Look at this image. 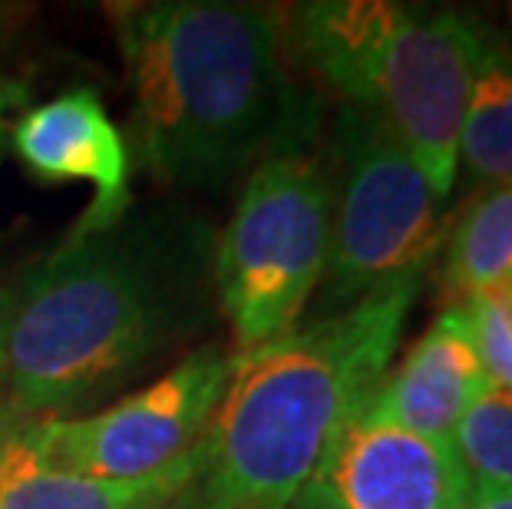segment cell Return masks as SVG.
I'll return each mask as SVG.
<instances>
[{
  "label": "cell",
  "instance_id": "11",
  "mask_svg": "<svg viewBox=\"0 0 512 509\" xmlns=\"http://www.w3.org/2000/svg\"><path fill=\"white\" fill-rule=\"evenodd\" d=\"M27 433L0 457V509H169L189 486L199 463L195 447L185 460L152 476L93 480L47 467L30 447Z\"/></svg>",
  "mask_w": 512,
  "mask_h": 509
},
{
  "label": "cell",
  "instance_id": "1",
  "mask_svg": "<svg viewBox=\"0 0 512 509\" xmlns=\"http://www.w3.org/2000/svg\"><path fill=\"white\" fill-rule=\"evenodd\" d=\"M209 258V225L182 212L80 222L14 288L0 384L34 420L110 394L205 321Z\"/></svg>",
  "mask_w": 512,
  "mask_h": 509
},
{
  "label": "cell",
  "instance_id": "17",
  "mask_svg": "<svg viewBox=\"0 0 512 509\" xmlns=\"http://www.w3.org/2000/svg\"><path fill=\"white\" fill-rule=\"evenodd\" d=\"M476 17L483 20L489 40H493L496 47H503L506 53H512V0L489 7V10H476Z\"/></svg>",
  "mask_w": 512,
  "mask_h": 509
},
{
  "label": "cell",
  "instance_id": "3",
  "mask_svg": "<svg viewBox=\"0 0 512 509\" xmlns=\"http://www.w3.org/2000/svg\"><path fill=\"white\" fill-rule=\"evenodd\" d=\"M423 275L232 357L225 394L176 509H288L377 391Z\"/></svg>",
  "mask_w": 512,
  "mask_h": 509
},
{
  "label": "cell",
  "instance_id": "2",
  "mask_svg": "<svg viewBox=\"0 0 512 509\" xmlns=\"http://www.w3.org/2000/svg\"><path fill=\"white\" fill-rule=\"evenodd\" d=\"M152 172L172 186H222L304 146L311 103L285 60V17L255 4L169 0L116 10Z\"/></svg>",
  "mask_w": 512,
  "mask_h": 509
},
{
  "label": "cell",
  "instance_id": "16",
  "mask_svg": "<svg viewBox=\"0 0 512 509\" xmlns=\"http://www.w3.org/2000/svg\"><path fill=\"white\" fill-rule=\"evenodd\" d=\"M34 424H37V420L7 394L4 384H0V457H4V453L14 447V443L24 437V433Z\"/></svg>",
  "mask_w": 512,
  "mask_h": 509
},
{
  "label": "cell",
  "instance_id": "9",
  "mask_svg": "<svg viewBox=\"0 0 512 509\" xmlns=\"http://www.w3.org/2000/svg\"><path fill=\"white\" fill-rule=\"evenodd\" d=\"M489 387L463 305H450L420 334L370 397L380 414L453 447L456 427Z\"/></svg>",
  "mask_w": 512,
  "mask_h": 509
},
{
  "label": "cell",
  "instance_id": "12",
  "mask_svg": "<svg viewBox=\"0 0 512 509\" xmlns=\"http://www.w3.org/2000/svg\"><path fill=\"white\" fill-rule=\"evenodd\" d=\"M460 166L476 182L512 186V53L496 47L489 34L463 116Z\"/></svg>",
  "mask_w": 512,
  "mask_h": 509
},
{
  "label": "cell",
  "instance_id": "5",
  "mask_svg": "<svg viewBox=\"0 0 512 509\" xmlns=\"http://www.w3.org/2000/svg\"><path fill=\"white\" fill-rule=\"evenodd\" d=\"M334 186L308 149L261 159L212 262L235 354L288 334L321 288L331 252Z\"/></svg>",
  "mask_w": 512,
  "mask_h": 509
},
{
  "label": "cell",
  "instance_id": "14",
  "mask_svg": "<svg viewBox=\"0 0 512 509\" xmlns=\"http://www.w3.org/2000/svg\"><path fill=\"white\" fill-rule=\"evenodd\" d=\"M453 450L470 490H512V391L489 384L456 427Z\"/></svg>",
  "mask_w": 512,
  "mask_h": 509
},
{
  "label": "cell",
  "instance_id": "7",
  "mask_svg": "<svg viewBox=\"0 0 512 509\" xmlns=\"http://www.w3.org/2000/svg\"><path fill=\"white\" fill-rule=\"evenodd\" d=\"M232 357L205 344L156 384L90 417H50L27 440L53 470L93 480H139L185 460L202 443L225 394Z\"/></svg>",
  "mask_w": 512,
  "mask_h": 509
},
{
  "label": "cell",
  "instance_id": "19",
  "mask_svg": "<svg viewBox=\"0 0 512 509\" xmlns=\"http://www.w3.org/2000/svg\"><path fill=\"white\" fill-rule=\"evenodd\" d=\"M10 318H14V288H4V285H0V371H4Z\"/></svg>",
  "mask_w": 512,
  "mask_h": 509
},
{
  "label": "cell",
  "instance_id": "18",
  "mask_svg": "<svg viewBox=\"0 0 512 509\" xmlns=\"http://www.w3.org/2000/svg\"><path fill=\"white\" fill-rule=\"evenodd\" d=\"M463 509H512V490H470Z\"/></svg>",
  "mask_w": 512,
  "mask_h": 509
},
{
  "label": "cell",
  "instance_id": "6",
  "mask_svg": "<svg viewBox=\"0 0 512 509\" xmlns=\"http://www.w3.org/2000/svg\"><path fill=\"white\" fill-rule=\"evenodd\" d=\"M341 186L321 278L324 318L370 291L423 275L446 238L443 199L384 119L354 106L337 116Z\"/></svg>",
  "mask_w": 512,
  "mask_h": 509
},
{
  "label": "cell",
  "instance_id": "15",
  "mask_svg": "<svg viewBox=\"0 0 512 509\" xmlns=\"http://www.w3.org/2000/svg\"><path fill=\"white\" fill-rule=\"evenodd\" d=\"M470 318L476 354L489 384L512 391V278L456 301Z\"/></svg>",
  "mask_w": 512,
  "mask_h": 509
},
{
  "label": "cell",
  "instance_id": "10",
  "mask_svg": "<svg viewBox=\"0 0 512 509\" xmlns=\"http://www.w3.org/2000/svg\"><path fill=\"white\" fill-rule=\"evenodd\" d=\"M17 156L43 182H90L96 202L80 222L129 209V156L119 129L90 90H70L20 119Z\"/></svg>",
  "mask_w": 512,
  "mask_h": 509
},
{
  "label": "cell",
  "instance_id": "13",
  "mask_svg": "<svg viewBox=\"0 0 512 509\" xmlns=\"http://www.w3.org/2000/svg\"><path fill=\"white\" fill-rule=\"evenodd\" d=\"M506 278H512V186H496L456 219L440 281L463 301Z\"/></svg>",
  "mask_w": 512,
  "mask_h": 509
},
{
  "label": "cell",
  "instance_id": "4",
  "mask_svg": "<svg viewBox=\"0 0 512 509\" xmlns=\"http://www.w3.org/2000/svg\"><path fill=\"white\" fill-rule=\"evenodd\" d=\"M294 47L344 96L394 129L446 202L486 30L476 14L394 0H318L294 10Z\"/></svg>",
  "mask_w": 512,
  "mask_h": 509
},
{
  "label": "cell",
  "instance_id": "8",
  "mask_svg": "<svg viewBox=\"0 0 512 509\" xmlns=\"http://www.w3.org/2000/svg\"><path fill=\"white\" fill-rule=\"evenodd\" d=\"M370 397L288 509H463L470 480L456 450L400 427Z\"/></svg>",
  "mask_w": 512,
  "mask_h": 509
}]
</instances>
